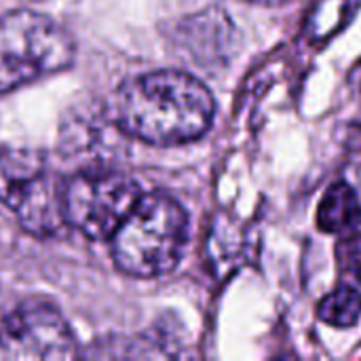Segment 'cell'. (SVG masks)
<instances>
[{
  "label": "cell",
  "mask_w": 361,
  "mask_h": 361,
  "mask_svg": "<svg viewBox=\"0 0 361 361\" xmlns=\"http://www.w3.org/2000/svg\"><path fill=\"white\" fill-rule=\"evenodd\" d=\"M0 201L36 237H53L66 224L63 184L36 150L0 152Z\"/></svg>",
  "instance_id": "cell-4"
},
{
  "label": "cell",
  "mask_w": 361,
  "mask_h": 361,
  "mask_svg": "<svg viewBox=\"0 0 361 361\" xmlns=\"http://www.w3.org/2000/svg\"><path fill=\"white\" fill-rule=\"evenodd\" d=\"M252 2H260V4H281L286 0H252Z\"/></svg>",
  "instance_id": "cell-12"
},
{
  "label": "cell",
  "mask_w": 361,
  "mask_h": 361,
  "mask_svg": "<svg viewBox=\"0 0 361 361\" xmlns=\"http://www.w3.org/2000/svg\"><path fill=\"white\" fill-rule=\"evenodd\" d=\"M116 127L142 142L169 146L201 137L216 112L207 87L178 70H159L127 80L110 104Z\"/></svg>",
  "instance_id": "cell-1"
},
{
  "label": "cell",
  "mask_w": 361,
  "mask_h": 361,
  "mask_svg": "<svg viewBox=\"0 0 361 361\" xmlns=\"http://www.w3.org/2000/svg\"><path fill=\"white\" fill-rule=\"evenodd\" d=\"M186 226V214L173 197L142 195L112 235V258L127 275L159 277L178 264Z\"/></svg>",
  "instance_id": "cell-2"
},
{
  "label": "cell",
  "mask_w": 361,
  "mask_h": 361,
  "mask_svg": "<svg viewBox=\"0 0 361 361\" xmlns=\"http://www.w3.org/2000/svg\"><path fill=\"white\" fill-rule=\"evenodd\" d=\"M317 315L334 328H351L361 315V296L353 288H338L319 302Z\"/></svg>",
  "instance_id": "cell-10"
},
{
  "label": "cell",
  "mask_w": 361,
  "mask_h": 361,
  "mask_svg": "<svg viewBox=\"0 0 361 361\" xmlns=\"http://www.w3.org/2000/svg\"><path fill=\"white\" fill-rule=\"evenodd\" d=\"M74 345L61 313L38 298L21 302L0 332V351L13 360H68L76 355Z\"/></svg>",
  "instance_id": "cell-6"
},
{
  "label": "cell",
  "mask_w": 361,
  "mask_h": 361,
  "mask_svg": "<svg viewBox=\"0 0 361 361\" xmlns=\"http://www.w3.org/2000/svg\"><path fill=\"white\" fill-rule=\"evenodd\" d=\"M231 32H233L231 21L222 13L207 11L190 21H184L182 44L192 55L190 59H195L201 66H207L214 59L226 55Z\"/></svg>",
  "instance_id": "cell-7"
},
{
  "label": "cell",
  "mask_w": 361,
  "mask_h": 361,
  "mask_svg": "<svg viewBox=\"0 0 361 361\" xmlns=\"http://www.w3.org/2000/svg\"><path fill=\"white\" fill-rule=\"evenodd\" d=\"M343 245L347 247V256L341 254L343 264H347V271L349 273H355L357 279L361 281V243L360 241L349 239V241H343Z\"/></svg>",
  "instance_id": "cell-11"
},
{
  "label": "cell",
  "mask_w": 361,
  "mask_h": 361,
  "mask_svg": "<svg viewBox=\"0 0 361 361\" xmlns=\"http://www.w3.org/2000/svg\"><path fill=\"white\" fill-rule=\"evenodd\" d=\"M361 222V203L353 188L345 182L334 184L319 203L317 226L324 233H345Z\"/></svg>",
  "instance_id": "cell-8"
},
{
  "label": "cell",
  "mask_w": 361,
  "mask_h": 361,
  "mask_svg": "<svg viewBox=\"0 0 361 361\" xmlns=\"http://www.w3.org/2000/svg\"><path fill=\"white\" fill-rule=\"evenodd\" d=\"M357 0H319L307 21V32L315 40L336 34L355 13Z\"/></svg>",
  "instance_id": "cell-9"
},
{
  "label": "cell",
  "mask_w": 361,
  "mask_h": 361,
  "mask_svg": "<svg viewBox=\"0 0 361 361\" xmlns=\"http://www.w3.org/2000/svg\"><path fill=\"white\" fill-rule=\"evenodd\" d=\"M137 184L118 171H82L63 184L66 222L89 239H108L140 199Z\"/></svg>",
  "instance_id": "cell-5"
},
{
  "label": "cell",
  "mask_w": 361,
  "mask_h": 361,
  "mask_svg": "<svg viewBox=\"0 0 361 361\" xmlns=\"http://www.w3.org/2000/svg\"><path fill=\"white\" fill-rule=\"evenodd\" d=\"M74 42L51 17L34 11L0 15V93L72 63Z\"/></svg>",
  "instance_id": "cell-3"
}]
</instances>
